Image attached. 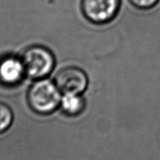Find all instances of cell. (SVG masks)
Masks as SVG:
<instances>
[{"instance_id":"obj_3","label":"cell","mask_w":160,"mask_h":160,"mask_svg":"<svg viewBox=\"0 0 160 160\" xmlns=\"http://www.w3.org/2000/svg\"><path fill=\"white\" fill-rule=\"evenodd\" d=\"M120 6V0H81V10L87 20L104 24L113 20Z\"/></svg>"},{"instance_id":"obj_6","label":"cell","mask_w":160,"mask_h":160,"mask_svg":"<svg viewBox=\"0 0 160 160\" xmlns=\"http://www.w3.org/2000/svg\"><path fill=\"white\" fill-rule=\"evenodd\" d=\"M59 106L64 114L69 117H77L84 111L85 101L78 94H64Z\"/></svg>"},{"instance_id":"obj_2","label":"cell","mask_w":160,"mask_h":160,"mask_svg":"<svg viewBox=\"0 0 160 160\" xmlns=\"http://www.w3.org/2000/svg\"><path fill=\"white\" fill-rule=\"evenodd\" d=\"M21 61L26 74L32 79H43L55 67V58L51 51L39 45L27 48L22 54Z\"/></svg>"},{"instance_id":"obj_8","label":"cell","mask_w":160,"mask_h":160,"mask_svg":"<svg viewBox=\"0 0 160 160\" xmlns=\"http://www.w3.org/2000/svg\"><path fill=\"white\" fill-rule=\"evenodd\" d=\"M129 1L133 6L138 9H148L156 6L159 0H129Z\"/></svg>"},{"instance_id":"obj_7","label":"cell","mask_w":160,"mask_h":160,"mask_svg":"<svg viewBox=\"0 0 160 160\" xmlns=\"http://www.w3.org/2000/svg\"><path fill=\"white\" fill-rule=\"evenodd\" d=\"M12 119L13 116L10 108L7 105L0 102V134L10 127Z\"/></svg>"},{"instance_id":"obj_4","label":"cell","mask_w":160,"mask_h":160,"mask_svg":"<svg viewBox=\"0 0 160 160\" xmlns=\"http://www.w3.org/2000/svg\"><path fill=\"white\" fill-rule=\"evenodd\" d=\"M55 83L59 91L63 94L81 95L87 88L88 79L81 69L70 67L58 72L55 78Z\"/></svg>"},{"instance_id":"obj_5","label":"cell","mask_w":160,"mask_h":160,"mask_svg":"<svg viewBox=\"0 0 160 160\" xmlns=\"http://www.w3.org/2000/svg\"><path fill=\"white\" fill-rule=\"evenodd\" d=\"M26 74L21 59L9 56L0 61V82L6 86L18 84Z\"/></svg>"},{"instance_id":"obj_1","label":"cell","mask_w":160,"mask_h":160,"mask_svg":"<svg viewBox=\"0 0 160 160\" xmlns=\"http://www.w3.org/2000/svg\"><path fill=\"white\" fill-rule=\"evenodd\" d=\"M60 91L56 83L40 79L31 86L28 92V102L34 112L48 115L60 106Z\"/></svg>"}]
</instances>
